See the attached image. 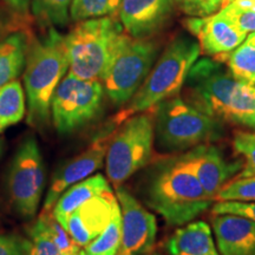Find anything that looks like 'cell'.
Instances as JSON below:
<instances>
[{
	"instance_id": "obj_1",
	"label": "cell",
	"mask_w": 255,
	"mask_h": 255,
	"mask_svg": "<svg viewBox=\"0 0 255 255\" xmlns=\"http://www.w3.org/2000/svg\"><path fill=\"white\" fill-rule=\"evenodd\" d=\"M148 206L171 226H183L210 207L200 181L182 156L159 161L145 186Z\"/></svg>"
},
{
	"instance_id": "obj_2",
	"label": "cell",
	"mask_w": 255,
	"mask_h": 255,
	"mask_svg": "<svg viewBox=\"0 0 255 255\" xmlns=\"http://www.w3.org/2000/svg\"><path fill=\"white\" fill-rule=\"evenodd\" d=\"M68 70L65 36L50 27L45 36L30 41L24 83L27 96V123L31 127L47 126L52 96Z\"/></svg>"
},
{
	"instance_id": "obj_3",
	"label": "cell",
	"mask_w": 255,
	"mask_h": 255,
	"mask_svg": "<svg viewBox=\"0 0 255 255\" xmlns=\"http://www.w3.org/2000/svg\"><path fill=\"white\" fill-rule=\"evenodd\" d=\"M200 53L199 41L187 36L175 38L152 66L129 105L117 115L115 120L117 126L132 115L150 110L161 102L177 96Z\"/></svg>"
},
{
	"instance_id": "obj_4",
	"label": "cell",
	"mask_w": 255,
	"mask_h": 255,
	"mask_svg": "<svg viewBox=\"0 0 255 255\" xmlns=\"http://www.w3.org/2000/svg\"><path fill=\"white\" fill-rule=\"evenodd\" d=\"M127 32L121 21L102 17L79 21L65 36L69 72L81 79L101 81Z\"/></svg>"
},
{
	"instance_id": "obj_5",
	"label": "cell",
	"mask_w": 255,
	"mask_h": 255,
	"mask_svg": "<svg viewBox=\"0 0 255 255\" xmlns=\"http://www.w3.org/2000/svg\"><path fill=\"white\" fill-rule=\"evenodd\" d=\"M152 110L156 141L163 150L193 149L216 139L221 133L219 120L208 116L177 96L161 102Z\"/></svg>"
},
{
	"instance_id": "obj_6",
	"label": "cell",
	"mask_w": 255,
	"mask_h": 255,
	"mask_svg": "<svg viewBox=\"0 0 255 255\" xmlns=\"http://www.w3.org/2000/svg\"><path fill=\"white\" fill-rule=\"evenodd\" d=\"M154 110L128 117L114 132L105 157L108 178L119 187L139 169L144 168L154 155Z\"/></svg>"
},
{
	"instance_id": "obj_7",
	"label": "cell",
	"mask_w": 255,
	"mask_h": 255,
	"mask_svg": "<svg viewBox=\"0 0 255 255\" xmlns=\"http://www.w3.org/2000/svg\"><path fill=\"white\" fill-rule=\"evenodd\" d=\"M158 55V45L146 38L126 33L115 50L102 84L116 105L129 102L148 77Z\"/></svg>"
},
{
	"instance_id": "obj_8",
	"label": "cell",
	"mask_w": 255,
	"mask_h": 255,
	"mask_svg": "<svg viewBox=\"0 0 255 255\" xmlns=\"http://www.w3.org/2000/svg\"><path fill=\"white\" fill-rule=\"evenodd\" d=\"M240 83L221 60L197 59L184 83V101L213 119L226 121Z\"/></svg>"
},
{
	"instance_id": "obj_9",
	"label": "cell",
	"mask_w": 255,
	"mask_h": 255,
	"mask_svg": "<svg viewBox=\"0 0 255 255\" xmlns=\"http://www.w3.org/2000/svg\"><path fill=\"white\" fill-rule=\"evenodd\" d=\"M104 88L101 81L81 79L69 72L56 88L51 101V117L62 135L75 132L100 114Z\"/></svg>"
},
{
	"instance_id": "obj_10",
	"label": "cell",
	"mask_w": 255,
	"mask_h": 255,
	"mask_svg": "<svg viewBox=\"0 0 255 255\" xmlns=\"http://www.w3.org/2000/svg\"><path fill=\"white\" fill-rule=\"evenodd\" d=\"M45 188V165L37 139L25 137L14 152L8 168L6 191L9 203L18 215L32 219Z\"/></svg>"
},
{
	"instance_id": "obj_11",
	"label": "cell",
	"mask_w": 255,
	"mask_h": 255,
	"mask_svg": "<svg viewBox=\"0 0 255 255\" xmlns=\"http://www.w3.org/2000/svg\"><path fill=\"white\" fill-rule=\"evenodd\" d=\"M115 188L122 219V238L117 255H144L150 253L157 233L155 216L148 212L122 184Z\"/></svg>"
},
{
	"instance_id": "obj_12",
	"label": "cell",
	"mask_w": 255,
	"mask_h": 255,
	"mask_svg": "<svg viewBox=\"0 0 255 255\" xmlns=\"http://www.w3.org/2000/svg\"><path fill=\"white\" fill-rule=\"evenodd\" d=\"M113 135L107 132L97 137L84 151L70 159L62 168L58 169L51 181L45 201H44L43 210L52 209L59 196L68 188L88 178L103 165Z\"/></svg>"
},
{
	"instance_id": "obj_13",
	"label": "cell",
	"mask_w": 255,
	"mask_h": 255,
	"mask_svg": "<svg viewBox=\"0 0 255 255\" xmlns=\"http://www.w3.org/2000/svg\"><path fill=\"white\" fill-rule=\"evenodd\" d=\"M187 27L199 40L200 49L210 58L222 60L241 45L248 34L221 12L187 20Z\"/></svg>"
},
{
	"instance_id": "obj_14",
	"label": "cell",
	"mask_w": 255,
	"mask_h": 255,
	"mask_svg": "<svg viewBox=\"0 0 255 255\" xmlns=\"http://www.w3.org/2000/svg\"><path fill=\"white\" fill-rule=\"evenodd\" d=\"M117 205L119 201L113 191H105L79 206L63 227L79 247L84 248L109 225Z\"/></svg>"
},
{
	"instance_id": "obj_15",
	"label": "cell",
	"mask_w": 255,
	"mask_h": 255,
	"mask_svg": "<svg viewBox=\"0 0 255 255\" xmlns=\"http://www.w3.org/2000/svg\"><path fill=\"white\" fill-rule=\"evenodd\" d=\"M182 157L213 201L229 178L240 173L244 167L241 159L228 161L216 146L206 143L193 148Z\"/></svg>"
},
{
	"instance_id": "obj_16",
	"label": "cell",
	"mask_w": 255,
	"mask_h": 255,
	"mask_svg": "<svg viewBox=\"0 0 255 255\" xmlns=\"http://www.w3.org/2000/svg\"><path fill=\"white\" fill-rule=\"evenodd\" d=\"M175 6L176 0H122L120 21L131 37L146 38L168 23Z\"/></svg>"
},
{
	"instance_id": "obj_17",
	"label": "cell",
	"mask_w": 255,
	"mask_h": 255,
	"mask_svg": "<svg viewBox=\"0 0 255 255\" xmlns=\"http://www.w3.org/2000/svg\"><path fill=\"white\" fill-rule=\"evenodd\" d=\"M218 250L221 255L255 254V221L233 214L212 219Z\"/></svg>"
},
{
	"instance_id": "obj_18",
	"label": "cell",
	"mask_w": 255,
	"mask_h": 255,
	"mask_svg": "<svg viewBox=\"0 0 255 255\" xmlns=\"http://www.w3.org/2000/svg\"><path fill=\"white\" fill-rule=\"evenodd\" d=\"M167 250L170 255H219L212 229L203 221L178 228L168 240Z\"/></svg>"
},
{
	"instance_id": "obj_19",
	"label": "cell",
	"mask_w": 255,
	"mask_h": 255,
	"mask_svg": "<svg viewBox=\"0 0 255 255\" xmlns=\"http://www.w3.org/2000/svg\"><path fill=\"white\" fill-rule=\"evenodd\" d=\"M109 190H111V188L103 175L97 174L95 176H90L81 182L73 184L64 191L57 200L55 206L52 207L53 209H51V212L63 226L69 215L75 212L79 206L92 197Z\"/></svg>"
},
{
	"instance_id": "obj_20",
	"label": "cell",
	"mask_w": 255,
	"mask_h": 255,
	"mask_svg": "<svg viewBox=\"0 0 255 255\" xmlns=\"http://www.w3.org/2000/svg\"><path fill=\"white\" fill-rule=\"evenodd\" d=\"M31 39L25 31H15L0 40V88L14 81L26 64Z\"/></svg>"
},
{
	"instance_id": "obj_21",
	"label": "cell",
	"mask_w": 255,
	"mask_h": 255,
	"mask_svg": "<svg viewBox=\"0 0 255 255\" xmlns=\"http://www.w3.org/2000/svg\"><path fill=\"white\" fill-rule=\"evenodd\" d=\"M25 113L26 103L20 82L14 79L0 88V133L20 122Z\"/></svg>"
},
{
	"instance_id": "obj_22",
	"label": "cell",
	"mask_w": 255,
	"mask_h": 255,
	"mask_svg": "<svg viewBox=\"0 0 255 255\" xmlns=\"http://www.w3.org/2000/svg\"><path fill=\"white\" fill-rule=\"evenodd\" d=\"M226 121L255 130V84L241 81Z\"/></svg>"
},
{
	"instance_id": "obj_23",
	"label": "cell",
	"mask_w": 255,
	"mask_h": 255,
	"mask_svg": "<svg viewBox=\"0 0 255 255\" xmlns=\"http://www.w3.org/2000/svg\"><path fill=\"white\" fill-rule=\"evenodd\" d=\"M121 238H122V219H121L120 205H117L109 225L97 238H95L84 247L85 255H117L121 246Z\"/></svg>"
},
{
	"instance_id": "obj_24",
	"label": "cell",
	"mask_w": 255,
	"mask_h": 255,
	"mask_svg": "<svg viewBox=\"0 0 255 255\" xmlns=\"http://www.w3.org/2000/svg\"><path fill=\"white\" fill-rule=\"evenodd\" d=\"M225 59L227 68L235 78L255 84V45L245 40Z\"/></svg>"
},
{
	"instance_id": "obj_25",
	"label": "cell",
	"mask_w": 255,
	"mask_h": 255,
	"mask_svg": "<svg viewBox=\"0 0 255 255\" xmlns=\"http://www.w3.org/2000/svg\"><path fill=\"white\" fill-rule=\"evenodd\" d=\"M122 0H72L70 14L72 20L111 17L120 11Z\"/></svg>"
},
{
	"instance_id": "obj_26",
	"label": "cell",
	"mask_w": 255,
	"mask_h": 255,
	"mask_svg": "<svg viewBox=\"0 0 255 255\" xmlns=\"http://www.w3.org/2000/svg\"><path fill=\"white\" fill-rule=\"evenodd\" d=\"M28 239L24 240L25 255H65L50 237L41 219H38L27 229Z\"/></svg>"
},
{
	"instance_id": "obj_27",
	"label": "cell",
	"mask_w": 255,
	"mask_h": 255,
	"mask_svg": "<svg viewBox=\"0 0 255 255\" xmlns=\"http://www.w3.org/2000/svg\"><path fill=\"white\" fill-rule=\"evenodd\" d=\"M219 12L247 34L255 32V0H227Z\"/></svg>"
},
{
	"instance_id": "obj_28",
	"label": "cell",
	"mask_w": 255,
	"mask_h": 255,
	"mask_svg": "<svg viewBox=\"0 0 255 255\" xmlns=\"http://www.w3.org/2000/svg\"><path fill=\"white\" fill-rule=\"evenodd\" d=\"M72 0H32L36 17L44 23L62 26L68 23Z\"/></svg>"
},
{
	"instance_id": "obj_29",
	"label": "cell",
	"mask_w": 255,
	"mask_h": 255,
	"mask_svg": "<svg viewBox=\"0 0 255 255\" xmlns=\"http://www.w3.org/2000/svg\"><path fill=\"white\" fill-rule=\"evenodd\" d=\"M233 148L238 155L245 158L244 168L237 177L255 176V130L237 131L233 137Z\"/></svg>"
},
{
	"instance_id": "obj_30",
	"label": "cell",
	"mask_w": 255,
	"mask_h": 255,
	"mask_svg": "<svg viewBox=\"0 0 255 255\" xmlns=\"http://www.w3.org/2000/svg\"><path fill=\"white\" fill-rule=\"evenodd\" d=\"M214 201L253 202L255 201V176L237 177V180L226 183L218 191Z\"/></svg>"
},
{
	"instance_id": "obj_31",
	"label": "cell",
	"mask_w": 255,
	"mask_h": 255,
	"mask_svg": "<svg viewBox=\"0 0 255 255\" xmlns=\"http://www.w3.org/2000/svg\"><path fill=\"white\" fill-rule=\"evenodd\" d=\"M39 218L45 226L47 233L55 244L58 246L60 251L65 255H76V253L81 250V247L72 240L68 232L64 229V227L58 222L55 216H53L51 210H43L40 213Z\"/></svg>"
},
{
	"instance_id": "obj_32",
	"label": "cell",
	"mask_w": 255,
	"mask_h": 255,
	"mask_svg": "<svg viewBox=\"0 0 255 255\" xmlns=\"http://www.w3.org/2000/svg\"><path fill=\"white\" fill-rule=\"evenodd\" d=\"M227 0H176V5L189 17L203 18L219 12Z\"/></svg>"
},
{
	"instance_id": "obj_33",
	"label": "cell",
	"mask_w": 255,
	"mask_h": 255,
	"mask_svg": "<svg viewBox=\"0 0 255 255\" xmlns=\"http://www.w3.org/2000/svg\"><path fill=\"white\" fill-rule=\"evenodd\" d=\"M214 215L233 214L244 216L255 221V201L253 202H238V201H220L213 207Z\"/></svg>"
},
{
	"instance_id": "obj_34",
	"label": "cell",
	"mask_w": 255,
	"mask_h": 255,
	"mask_svg": "<svg viewBox=\"0 0 255 255\" xmlns=\"http://www.w3.org/2000/svg\"><path fill=\"white\" fill-rule=\"evenodd\" d=\"M0 255H25L24 240L13 234H0Z\"/></svg>"
},
{
	"instance_id": "obj_35",
	"label": "cell",
	"mask_w": 255,
	"mask_h": 255,
	"mask_svg": "<svg viewBox=\"0 0 255 255\" xmlns=\"http://www.w3.org/2000/svg\"><path fill=\"white\" fill-rule=\"evenodd\" d=\"M20 18L24 17L15 13L12 9H7L0 14V40L12 32L20 31L18 28L20 26Z\"/></svg>"
},
{
	"instance_id": "obj_36",
	"label": "cell",
	"mask_w": 255,
	"mask_h": 255,
	"mask_svg": "<svg viewBox=\"0 0 255 255\" xmlns=\"http://www.w3.org/2000/svg\"><path fill=\"white\" fill-rule=\"evenodd\" d=\"M4 1L12 11L25 17L28 12V5L31 0H4Z\"/></svg>"
},
{
	"instance_id": "obj_37",
	"label": "cell",
	"mask_w": 255,
	"mask_h": 255,
	"mask_svg": "<svg viewBox=\"0 0 255 255\" xmlns=\"http://www.w3.org/2000/svg\"><path fill=\"white\" fill-rule=\"evenodd\" d=\"M7 9H11V8H9L8 6L5 4V1H4V0H0V14H1L2 12L7 11Z\"/></svg>"
},
{
	"instance_id": "obj_38",
	"label": "cell",
	"mask_w": 255,
	"mask_h": 255,
	"mask_svg": "<svg viewBox=\"0 0 255 255\" xmlns=\"http://www.w3.org/2000/svg\"><path fill=\"white\" fill-rule=\"evenodd\" d=\"M246 40L250 41V43L253 44V45H255V32H252V33L248 34Z\"/></svg>"
},
{
	"instance_id": "obj_39",
	"label": "cell",
	"mask_w": 255,
	"mask_h": 255,
	"mask_svg": "<svg viewBox=\"0 0 255 255\" xmlns=\"http://www.w3.org/2000/svg\"><path fill=\"white\" fill-rule=\"evenodd\" d=\"M76 255H85V252L84 250H79L77 253H76Z\"/></svg>"
},
{
	"instance_id": "obj_40",
	"label": "cell",
	"mask_w": 255,
	"mask_h": 255,
	"mask_svg": "<svg viewBox=\"0 0 255 255\" xmlns=\"http://www.w3.org/2000/svg\"><path fill=\"white\" fill-rule=\"evenodd\" d=\"M1 151H2V141L0 139V155H1Z\"/></svg>"
},
{
	"instance_id": "obj_41",
	"label": "cell",
	"mask_w": 255,
	"mask_h": 255,
	"mask_svg": "<svg viewBox=\"0 0 255 255\" xmlns=\"http://www.w3.org/2000/svg\"><path fill=\"white\" fill-rule=\"evenodd\" d=\"M144 255H161V254H158V253H148V254H144Z\"/></svg>"
},
{
	"instance_id": "obj_42",
	"label": "cell",
	"mask_w": 255,
	"mask_h": 255,
	"mask_svg": "<svg viewBox=\"0 0 255 255\" xmlns=\"http://www.w3.org/2000/svg\"><path fill=\"white\" fill-rule=\"evenodd\" d=\"M253 255H255V254H253Z\"/></svg>"
}]
</instances>
